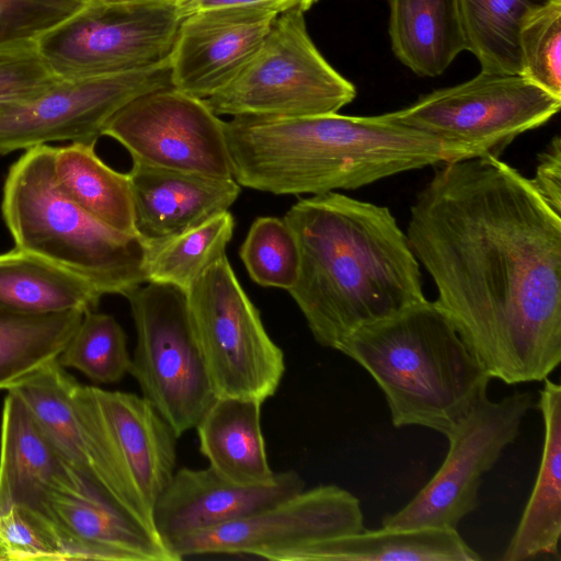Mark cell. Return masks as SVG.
Segmentation results:
<instances>
[{
  "mask_svg": "<svg viewBox=\"0 0 561 561\" xmlns=\"http://www.w3.org/2000/svg\"><path fill=\"white\" fill-rule=\"evenodd\" d=\"M304 489L295 471L278 472L266 484L240 485L209 467L181 468L154 505V529L168 546L183 535L252 515Z\"/></svg>",
  "mask_w": 561,
  "mask_h": 561,
  "instance_id": "obj_17",
  "label": "cell"
},
{
  "mask_svg": "<svg viewBox=\"0 0 561 561\" xmlns=\"http://www.w3.org/2000/svg\"><path fill=\"white\" fill-rule=\"evenodd\" d=\"M83 313L28 316L0 309V390L57 360Z\"/></svg>",
  "mask_w": 561,
  "mask_h": 561,
  "instance_id": "obj_28",
  "label": "cell"
},
{
  "mask_svg": "<svg viewBox=\"0 0 561 561\" xmlns=\"http://www.w3.org/2000/svg\"><path fill=\"white\" fill-rule=\"evenodd\" d=\"M364 529L359 500L334 484L301 490L260 512L173 539L179 560L202 554L312 561L319 545Z\"/></svg>",
  "mask_w": 561,
  "mask_h": 561,
  "instance_id": "obj_12",
  "label": "cell"
},
{
  "mask_svg": "<svg viewBox=\"0 0 561 561\" xmlns=\"http://www.w3.org/2000/svg\"><path fill=\"white\" fill-rule=\"evenodd\" d=\"M137 343L129 373L176 438L193 430L216 399L182 289L147 282L125 296Z\"/></svg>",
  "mask_w": 561,
  "mask_h": 561,
  "instance_id": "obj_8",
  "label": "cell"
},
{
  "mask_svg": "<svg viewBox=\"0 0 561 561\" xmlns=\"http://www.w3.org/2000/svg\"><path fill=\"white\" fill-rule=\"evenodd\" d=\"M115 459L137 501L153 520V508L176 463V436L141 396L94 387Z\"/></svg>",
  "mask_w": 561,
  "mask_h": 561,
  "instance_id": "obj_19",
  "label": "cell"
},
{
  "mask_svg": "<svg viewBox=\"0 0 561 561\" xmlns=\"http://www.w3.org/2000/svg\"><path fill=\"white\" fill-rule=\"evenodd\" d=\"M560 215L494 157L443 163L411 206L435 302L491 379L542 381L561 362Z\"/></svg>",
  "mask_w": 561,
  "mask_h": 561,
  "instance_id": "obj_1",
  "label": "cell"
},
{
  "mask_svg": "<svg viewBox=\"0 0 561 561\" xmlns=\"http://www.w3.org/2000/svg\"><path fill=\"white\" fill-rule=\"evenodd\" d=\"M102 136L118 141L133 161L211 178H232L225 122L205 100L172 87L131 100L110 118Z\"/></svg>",
  "mask_w": 561,
  "mask_h": 561,
  "instance_id": "obj_15",
  "label": "cell"
},
{
  "mask_svg": "<svg viewBox=\"0 0 561 561\" xmlns=\"http://www.w3.org/2000/svg\"><path fill=\"white\" fill-rule=\"evenodd\" d=\"M548 0H457L466 50L481 71L522 73L519 31L529 12Z\"/></svg>",
  "mask_w": 561,
  "mask_h": 561,
  "instance_id": "obj_29",
  "label": "cell"
},
{
  "mask_svg": "<svg viewBox=\"0 0 561 561\" xmlns=\"http://www.w3.org/2000/svg\"><path fill=\"white\" fill-rule=\"evenodd\" d=\"M101 1L122 2V1H133V0H101Z\"/></svg>",
  "mask_w": 561,
  "mask_h": 561,
  "instance_id": "obj_39",
  "label": "cell"
},
{
  "mask_svg": "<svg viewBox=\"0 0 561 561\" xmlns=\"http://www.w3.org/2000/svg\"><path fill=\"white\" fill-rule=\"evenodd\" d=\"M8 390L24 400L93 500L157 534L115 459L94 387L79 383L55 360Z\"/></svg>",
  "mask_w": 561,
  "mask_h": 561,
  "instance_id": "obj_11",
  "label": "cell"
},
{
  "mask_svg": "<svg viewBox=\"0 0 561 561\" xmlns=\"http://www.w3.org/2000/svg\"><path fill=\"white\" fill-rule=\"evenodd\" d=\"M96 141L55 147L54 174L58 186L79 206L111 228L136 234L127 173L106 165L95 152Z\"/></svg>",
  "mask_w": 561,
  "mask_h": 561,
  "instance_id": "obj_26",
  "label": "cell"
},
{
  "mask_svg": "<svg viewBox=\"0 0 561 561\" xmlns=\"http://www.w3.org/2000/svg\"><path fill=\"white\" fill-rule=\"evenodd\" d=\"M48 518L67 560L179 561L158 534L85 495H55Z\"/></svg>",
  "mask_w": 561,
  "mask_h": 561,
  "instance_id": "obj_21",
  "label": "cell"
},
{
  "mask_svg": "<svg viewBox=\"0 0 561 561\" xmlns=\"http://www.w3.org/2000/svg\"><path fill=\"white\" fill-rule=\"evenodd\" d=\"M181 21L170 0H87L36 48L61 79L133 71L169 57Z\"/></svg>",
  "mask_w": 561,
  "mask_h": 561,
  "instance_id": "obj_10",
  "label": "cell"
},
{
  "mask_svg": "<svg viewBox=\"0 0 561 561\" xmlns=\"http://www.w3.org/2000/svg\"><path fill=\"white\" fill-rule=\"evenodd\" d=\"M279 14L250 8L183 19L169 55L172 88L203 100L221 90L257 51Z\"/></svg>",
  "mask_w": 561,
  "mask_h": 561,
  "instance_id": "obj_16",
  "label": "cell"
},
{
  "mask_svg": "<svg viewBox=\"0 0 561 561\" xmlns=\"http://www.w3.org/2000/svg\"><path fill=\"white\" fill-rule=\"evenodd\" d=\"M261 405L250 398L216 397L195 427L209 468L232 483L261 485L276 477L267 460Z\"/></svg>",
  "mask_w": 561,
  "mask_h": 561,
  "instance_id": "obj_23",
  "label": "cell"
},
{
  "mask_svg": "<svg viewBox=\"0 0 561 561\" xmlns=\"http://www.w3.org/2000/svg\"><path fill=\"white\" fill-rule=\"evenodd\" d=\"M539 195L561 214V140L553 137L540 153L535 176L529 179Z\"/></svg>",
  "mask_w": 561,
  "mask_h": 561,
  "instance_id": "obj_38",
  "label": "cell"
},
{
  "mask_svg": "<svg viewBox=\"0 0 561 561\" xmlns=\"http://www.w3.org/2000/svg\"><path fill=\"white\" fill-rule=\"evenodd\" d=\"M50 519L13 506L0 514V561H66Z\"/></svg>",
  "mask_w": 561,
  "mask_h": 561,
  "instance_id": "obj_34",
  "label": "cell"
},
{
  "mask_svg": "<svg viewBox=\"0 0 561 561\" xmlns=\"http://www.w3.org/2000/svg\"><path fill=\"white\" fill-rule=\"evenodd\" d=\"M137 236L160 243L228 210L241 186L219 179L133 161L127 173Z\"/></svg>",
  "mask_w": 561,
  "mask_h": 561,
  "instance_id": "obj_20",
  "label": "cell"
},
{
  "mask_svg": "<svg viewBox=\"0 0 561 561\" xmlns=\"http://www.w3.org/2000/svg\"><path fill=\"white\" fill-rule=\"evenodd\" d=\"M305 11L280 13L240 72L205 99L216 115L304 117L337 113L356 96L310 38Z\"/></svg>",
  "mask_w": 561,
  "mask_h": 561,
  "instance_id": "obj_7",
  "label": "cell"
},
{
  "mask_svg": "<svg viewBox=\"0 0 561 561\" xmlns=\"http://www.w3.org/2000/svg\"><path fill=\"white\" fill-rule=\"evenodd\" d=\"M170 87L169 57L133 71L59 78L45 91L0 108V153L53 141H98L106 123L123 106Z\"/></svg>",
  "mask_w": 561,
  "mask_h": 561,
  "instance_id": "obj_14",
  "label": "cell"
},
{
  "mask_svg": "<svg viewBox=\"0 0 561 561\" xmlns=\"http://www.w3.org/2000/svg\"><path fill=\"white\" fill-rule=\"evenodd\" d=\"M537 408L545 438L537 478L520 520L501 560H560L561 536V387L546 378Z\"/></svg>",
  "mask_w": 561,
  "mask_h": 561,
  "instance_id": "obj_22",
  "label": "cell"
},
{
  "mask_svg": "<svg viewBox=\"0 0 561 561\" xmlns=\"http://www.w3.org/2000/svg\"><path fill=\"white\" fill-rule=\"evenodd\" d=\"M55 147L27 149L9 169L1 211L15 248L39 255L92 284L126 296L147 283L149 245L92 216L58 186Z\"/></svg>",
  "mask_w": 561,
  "mask_h": 561,
  "instance_id": "obj_5",
  "label": "cell"
},
{
  "mask_svg": "<svg viewBox=\"0 0 561 561\" xmlns=\"http://www.w3.org/2000/svg\"><path fill=\"white\" fill-rule=\"evenodd\" d=\"M194 334L216 397H273L285 373L283 351L240 285L226 254L186 293Z\"/></svg>",
  "mask_w": 561,
  "mask_h": 561,
  "instance_id": "obj_9",
  "label": "cell"
},
{
  "mask_svg": "<svg viewBox=\"0 0 561 561\" xmlns=\"http://www.w3.org/2000/svg\"><path fill=\"white\" fill-rule=\"evenodd\" d=\"M7 391L0 437V514L16 506L48 518L49 504L57 494L92 499L24 400L14 391Z\"/></svg>",
  "mask_w": 561,
  "mask_h": 561,
  "instance_id": "obj_18",
  "label": "cell"
},
{
  "mask_svg": "<svg viewBox=\"0 0 561 561\" xmlns=\"http://www.w3.org/2000/svg\"><path fill=\"white\" fill-rule=\"evenodd\" d=\"M337 351L376 381L396 427L422 426L448 437L488 399L491 377L435 301L356 329Z\"/></svg>",
  "mask_w": 561,
  "mask_h": 561,
  "instance_id": "obj_4",
  "label": "cell"
},
{
  "mask_svg": "<svg viewBox=\"0 0 561 561\" xmlns=\"http://www.w3.org/2000/svg\"><path fill=\"white\" fill-rule=\"evenodd\" d=\"M225 136L236 182L276 195L355 190L448 162L440 141L392 121L387 113L241 115L225 122Z\"/></svg>",
  "mask_w": 561,
  "mask_h": 561,
  "instance_id": "obj_3",
  "label": "cell"
},
{
  "mask_svg": "<svg viewBox=\"0 0 561 561\" xmlns=\"http://www.w3.org/2000/svg\"><path fill=\"white\" fill-rule=\"evenodd\" d=\"M283 219L299 251L288 293L321 346L337 351L356 329L426 299L420 263L388 207L329 192L299 199Z\"/></svg>",
  "mask_w": 561,
  "mask_h": 561,
  "instance_id": "obj_2",
  "label": "cell"
},
{
  "mask_svg": "<svg viewBox=\"0 0 561 561\" xmlns=\"http://www.w3.org/2000/svg\"><path fill=\"white\" fill-rule=\"evenodd\" d=\"M103 295L75 273L14 248L0 254V309L28 316L95 310Z\"/></svg>",
  "mask_w": 561,
  "mask_h": 561,
  "instance_id": "obj_25",
  "label": "cell"
},
{
  "mask_svg": "<svg viewBox=\"0 0 561 561\" xmlns=\"http://www.w3.org/2000/svg\"><path fill=\"white\" fill-rule=\"evenodd\" d=\"M234 230L228 210L160 243L149 245L147 282L175 286L187 293L206 268L226 254Z\"/></svg>",
  "mask_w": 561,
  "mask_h": 561,
  "instance_id": "obj_30",
  "label": "cell"
},
{
  "mask_svg": "<svg viewBox=\"0 0 561 561\" xmlns=\"http://www.w3.org/2000/svg\"><path fill=\"white\" fill-rule=\"evenodd\" d=\"M534 407L528 391H514L499 401L486 399L447 437L448 453L433 478L401 510L383 517L381 527L456 528L479 506L483 474L519 433Z\"/></svg>",
  "mask_w": 561,
  "mask_h": 561,
  "instance_id": "obj_13",
  "label": "cell"
},
{
  "mask_svg": "<svg viewBox=\"0 0 561 561\" xmlns=\"http://www.w3.org/2000/svg\"><path fill=\"white\" fill-rule=\"evenodd\" d=\"M239 255L251 279L260 286L288 291L295 285L299 251L295 234L283 218H256Z\"/></svg>",
  "mask_w": 561,
  "mask_h": 561,
  "instance_id": "obj_32",
  "label": "cell"
},
{
  "mask_svg": "<svg viewBox=\"0 0 561 561\" xmlns=\"http://www.w3.org/2000/svg\"><path fill=\"white\" fill-rule=\"evenodd\" d=\"M87 0H0V46L36 44Z\"/></svg>",
  "mask_w": 561,
  "mask_h": 561,
  "instance_id": "obj_35",
  "label": "cell"
},
{
  "mask_svg": "<svg viewBox=\"0 0 561 561\" xmlns=\"http://www.w3.org/2000/svg\"><path fill=\"white\" fill-rule=\"evenodd\" d=\"M58 79L36 44L0 46V108L45 91Z\"/></svg>",
  "mask_w": 561,
  "mask_h": 561,
  "instance_id": "obj_36",
  "label": "cell"
},
{
  "mask_svg": "<svg viewBox=\"0 0 561 561\" xmlns=\"http://www.w3.org/2000/svg\"><path fill=\"white\" fill-rule=\"evenodd\" d=\"M181 20L195 13L227 9H268L283 13L291 9L308 11L319 0H170Z\"/></svg>",
  "mask_w": 561,
  "mask_h": 561,
  "instance_id": "obj_37",
  "label": "cell"
},
{
  "mask_svg": "<svg viewBox=\"0 0 561 561\" xmlns=\"http://www.w3.org/2000/svg\"><path fill=\"white\" fill-rule=\"evenodd\" d=\"M519 51L520 76L561 99V0H548L527 14Z\"/></svg>",
  "mask_w": 561,
  "mask_h": 561,
  "instance_id": "obj_33",
  "label": "cell"
},
{
  "mask_svg": "<svg viewBox=\"0 0 561 561\" xmlns=\"http://www.w3.org/2000/svg\"><path fill=\"white\" fill-rule=\"evenodd\" d=\"M396 57L420 77L442 75L466 50L457 0H388Z\"/></svg>",
  "mask_w": 561,
  "mask_h": 561,
  "instance_id": "obj_24",
  "label": "cell"
},
{
  "mask_svg": "<svg viewBox=\"0 0 561 561\" xmlns=\"http://www.w3.org/2000/svg\"><path fill=\"white\" fill-rule=\"evenodd\" d=\"M560 106L561 99L523 76L480 71L387 114L440 141L448 162H456L500 158L516 137L546 124Z\"/></svg>",
  "mask_w": 561,
  "mask_h": 561,
  "instance_id": "obj_6",
  "label": "cell"
},
{
  "mask_svg": "<svg viewBox=\"0 0 561 561\" xmlns=\"http://www.w3.org/2000/svg\"><path fill=\"white\" fill-rule=\"evenodd\" d=\"M456 528L360 530L319 545L312 561H478Z\"/></svg>",
  "mask_w": 561,
  "mask_h": 561,
  "instance_id": "obj_27",
  "label": "cell"
},
{
  "mask_svg": "<svg viewBox=\"0 0 561 561\" xmlns=\"http://www.w3.org/2000/svg\"><path fill=\"white\" fill-rule=\"evenodd\" d=\"M57 362L95 382L112 383L129 373L131 358L125 332L115 318L89 310L83 313Z\"/></svg>",
  "mask_w": 561,
  "mask_h": 561,
  "instance_id": "obj_31",
  "label": "cell"
}]
</instances>
